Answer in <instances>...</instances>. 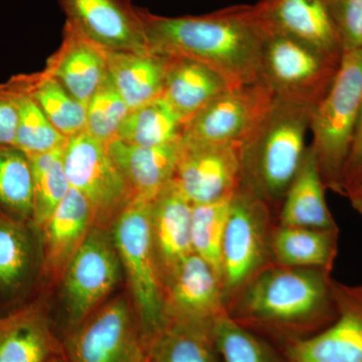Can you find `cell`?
I'll return each mask as SVG.
<instances>
[{
    "instance_id": "484cf974",
    "label": "cell",
    "mask_w": 362,
    "mask_h": 362,
    "mask_svg": "<svg viewBox=\"0 0 362 362\" xmlns=\"http://www.w3.org/2000/svg\"><path fill=\"white\" fill-rule=\"evenodd\" d=\"M339 230L276 225L272 238L274 262L294 268L320 269L332 273Z\"/></svg>"
},
{
    "instance_id": "8992f818",
    "label": "cell",
    "mask_w": 362,
    "mask_h": 362,
    "mask_svg": "<svg viewBox=\"0 0 362 362\" xmlns=\"http://www.w3.org/2000/svg\"><path fill=\"white\" fill-rule=\"evenodd\" d=\"M274 211L242 182L233 195L221 247V283L226 306L267 267L272 254Z\"/></svg>"
},
{
    "instance_id": "4dcf8cb0",
    "label": "cell",
    "mask_w": 362,
    "mask_h": 362,
    "mask_svg": "<svg viewBox=\"0 0 362 362\" xmlns=\"http://www.w3.org/2000/svg\"><path fill=\"white\" fill-rule=\"evenodd\" d=\"M0 211L33 221L32 164L28 154L16 146H0Z\"/></svg>"
},
{
    "instance_id": "cb8c5ba5",
    "label": "cell",
    "mask_w": 362,
    "mask_h": 362,
    "mask_svg": "<svg viewBox=\"0 0 362 362\" xmlns=\"http://www.w3.org/2000/svg\"><path fill=\"white\" fill-rule=\"evenodd\" d=\"M168 59L153 52L108 51L112 83L130 110L162 97Z\"/></svg>"
},
{
    "instance_id": "7c38bea8",
    "label": "cell",
    "mask_w": 362,
    "mask_h": 362,
    "mask_svg": "<svg viewBox=\"0 0 362 362\" xmlns=\"http://www.w3.org/2000/svg\"><path fill=\"white\" fill-rule=\"evenodd\" d=\"M242 145L182 138L173 180L192 204L232 197L242 185Z\"/></svg>"
},
{
    "instance_id": "ba28073f",
    "label": "cell",
    "mask_w": 362,
    "mask_h": 362,
    "mask_svg": "<svg viewBox=\"0 0 362 362\" xmlns=\"http://www.w3.org/2000/svg\"><path fill=\"white\" fill-rule=\"evenodd\" d=\"M62 356L65 362H148L130 297L105 302L69 330Z\"/></svg>"
},
{
    "instance_id": "8fae6325",
    "label": "cell",
    "mask_w": 362,
    "mask_h": 362,
    "mask_svg": "<svg viewBox=\"0 0 362 362\" xmlns=\"http://www.w3.org/2000/svg\"><path fill=\"white\" fill-rule=\"evenodd\" d=\"M274 98L261 82L228 88L185 121L182 138L195 142L242 145L263 120Z\"/></svg>"
},
{
    "instance_id": "e0dca14e",
    "label": "cell",
    "mask_w": 362,
    "mask_h": 362,
    "mask_svg": "<svg viewBox=\"0 0 362 362\" xmlns=\"http://www.w3.org/2000/svg\"><path fill=\"white\" fill-rule=\"evenodd\" d=\"M95 225L89 202L70 188L63 201L40 228L42 275L59 284L66 267Z\"/></svg>"
},
{
    "instance_id": "ab89813d",
    "label": "cell",
    "mask_w": 362,
    "mask_h": 362,
    "mask_svg": "<svg viewBox=\"0 0 362 362\" xmlns=\"http://www.w3.org/2000/svg\"><path fill=\"white\" fill-rule=\"evenodd\" d=\"M47 362H65V361H64L63 356H57L52 357V358L49 359V361H47Z\"/></svg>"
},
{
    "instance_id": "3957f363",
    "label": "cell",
    "mask_w": 362,
    "mask_h": 362,
    "mask_svg": "<svg viewBox=\"0 0 362 362\" xmlns=\"http://www.w3.org/2000/svg\"><path fill=\"white\" fill-rule=\"evenodd\" d=\"M314 108L274 98L263 120L240 147L242 182L273 211L280 209L303 160Z\"/></svg>"
},
{
    "instance_id": "6da1fadb",
    "label": "cell",
    "mask_w": 362,
    "mask_h": 362,
    "mask_svg": "<svg viewBox=\"0 0 362 362\" xmlns=\"http://www.w3.org/2000/svg\"><path fill=\"white\" fill-rule=\"evenodd\" d=\"M150 52L185 57L220 74L232 87L259 82L266 23L256 6H237L199 16H157L138 7Z\"/></svg>"
},
{
    "instance_id": "5bb4252c",
    "label": "cell",
    "mask_w": 362,
    "mask_h": 362,
    "mask_svg": "<svg viewBox=\"0 0 362 362\" xmlns=\"http://www.w3.org/2000/svg\"><path fill=\"white\" fill-rule=\"evenodd\" d=\"M168 324H197L214 327L228 313L220 275L192 252L163 281Z\"/></svg>"
},
{
    "instance_id": "e575fe53",
    "label": "cell",
    "mask_w": 362,
    "mask_h": 362,
    "mask_svg": "<svg viewBox=\"0 0 362 362\" xmlns=\"http://www.w3.org/2000/svg\"><path fill=\"white\" fill-rule=\"evenodd\" d=\"M130 108L107 76L86 105V132L107 144L116 139Z\"/></svg>"
},
{
    "instance_id": "30bf717a",
    "label": "cell",
    "mask_w": 362,
    "mask_h": 362,
    "mask_svg": "<svg viewBox=\"0 0 362 362\" xmlns=\"http://www.w3.org/2000/svg\"><path fill=\"white\" fill-rule=\"evenodd\" d=\"M63 160L70 187L92 207L95 225L111 228L133 197L106 144L78 133L66 139Z\"/></svg>"
},
{
    "instance_id": "5b68a950",
    "label": "cell",
    "mask_w": 362,
    "mask_h": 362,
    "mask_svg": "<svg viewBox=\"0 0 362 362\" xmlns=\"http://www.w3.org/2000/svg\"><path fill=\"white\" fill-rule=\"evenodd\" d=\"M150 204L130 202L110 228L147 349L168 326L163 283L152 243Z\"/></svg>"
},
{
    "instance_id": "83f0119b",
    "label": "cell",
    "mask_w": 362,
    "mask_h": 362,
    "mask_svg": "<svg viewBox=\"0 0 362 362\" xmlns=\"http://www.w3.org/2000/svg\"><path fill=\"white\" fill-rule=\"evenodd\" d=\"M182 119L163 97L130 110L118 139L142 147L160 146L182 138Z\"/></svg>"
},
{
    "instance_id": "52a82bcc",
    "label": "cell",
    "mask_w": 362,
    "mask_h": 362,
    "mask_svg": "<svg viewBox=\"0 0 362 362\" xmlns=\"http://www.w3.org/2000/svg\"><path fill=\"white\" fill-rule=\"evenodd\" d=\"M267 28L259 82L275 97L316 107L330 90L341 59L287 33Z\"/></svg>"
},
{
    "instance_id": "4fadbf2b",
    "label": "cell",
    "mask_w": 362,
    "mask_h": 362,
    "mask_svg": "<svg viewBox=\"0 0 362 362\" xmlns=\"http://www.w3.org/2000/svg\"><path fill=\"white\" fill-rule=\"evenodd\" d=\"M337 315L311 337L288 343L289 362H362V284L332 279Z\"/></svg>"
},
{
    "instance_id": "1f68e13d",
    "label": "cell",
    "mask_w": 362,
    "mask_h": 362,
    "mask_svg": "<svg viewBox=\"0 0 362 362\" xmlns=\"http://www.w3.org/2000/svg\"><path fill=\"white\" fill-rule=\"evenodd\" d=\"M64 146L28 156L33 175V223L39 230L71 188L64 166Z\"/></svg>"
},
{
    "instance_id": "d6986e66",
    "label": "cell",
    "mask_w": 362,
    "mask_h": 362,
    "mask_svg": "<svg viewBox=\"0 0 362 362\" xmlns=\"http://www.w3.org/2000/svg\"><path fill=\"white\" fill-rule=\"evenodd\" d=\"M192 204L171 180L150 204L152 243L162 283L194 252Z\"/></svg>"
},
{
    "instance_id": "277c9868",
    "label": "cell",
    "mask_w": 362,
    "mask_h": 362,
    "mask_svg": "<svg viewBox=\"0 0 362 362\" xmlns=\"http://www.w3.org/2000/svg\"><path fill=\"white\" fill-rule=\"evenodd\" d=\"M362 101V49L343 52L330 90L312 112L310 146L324 185L345 197L344 171Z\"/></svg>"
},
{
    "instance_id": "f35d334b",
    "label": "cell",
    "mask_w": 362,
    "mask_h": 362,
    "mask_svg": "<svg viewBox=\"0 0 362 362\" xmlns=\"http://www.w3.org/2000/svg\"><path fill=\"white\" fill-rule=\"evenodd\" d=\"M347 199H349L352 209L362 216V182L347 197Z\"/></svg>"
},
{
    "instance_id": "7a4b0ae2",
    "label": "cell",
    "mask_w": 362,
    "mask_h": 362,
    "mask_svg": "<svg viewBox=\"0 0 362 362\" xmlns=\"http://www.w3.org/2000/svg\"><path fill=\"white\" fill-rule=\"evenodd\" d=\"M332 279L331 272L320 269L273 263L252 279L226 311L247 329L287 335L288 343L309 337L337 318Z\"/></svg>"
},
{
    "instance_id": "ffe728a7",
    "label": "cell",
    "mask_w": 362,
    "mask_h": 362,
    "mask_svg": "<svg viewBox=\"0 0 362 362\" xmlns=\"http://www.w3.org/2000/svg\"><path fill=\"white\" fill-rule=\"evenodd\" d=\"M182 138L160 146L142 147L116 139L106 147L127 182L133 201L151 202L175 177Z\"/></svg>"
},
{
    "instance_id": "d590c367",
    "label": "cell",
    "mask_w": 362,
    "mask_h": 362,
    "mask_svg": "<svg viewBox=\"0 0 362 362\" xmlns=\"http://www.w3.org/2000/svg\"><path fill=\"white\" fill-rule=\"evenodd\" d=\"M343 52L362 49V0H330Z\"/></svg>"
},
{
    "instance_id": "d4e9b609",
    "label": "cell",
    "mask_w": 362,
    "mask_h": 362,
    "mask_svg": "<svg viewBox=\"0 0 362 362\" xmlns=\"http://www.w3.org/2000/svg\"><path fill=\"white\" fill-rule=\"evenodd\" d=\"M37 264L42 266L40 230L33 221L18 220L0 211V291H20Z\"/></svg>"
},
{
    "instance_id": "8d00e7d4",
    "label": "cell",
    "mask_w": 362,
    "mask_h": 362,
    "mask_svg": "<svg viewBox=\"0 0 362 362\" xmlns=\"http://www.w3.org/2000/svg\"><path fill=\"white\" fill-rule=\"evenodd\" d=\"M18 130V112L11 93L0 84V146H14Z\"/></svg>"
},
{
    "instance_id": "2e32d148",
    "label": "cell",
    "mask_w": 362,
    "mask_h": 362,
    "mask_svg": "<svg viewBox=\"0 0 362 362\" xmlns=\"http://www.w3.org/2000/svg\"><path fill=\"white\" fill-rule=\"evenodd\" d=\"M259 18L269 28L303 40L341 59L343 47L330 0H259Z\"/></svg>"
},
{
    "instance_id": "603a6c76",
    "label": "cell",
    "mask_w": 362,
    "mask_h": 362,
    "mask_svg": "<svg viewBox=\"0 0 362 362\" xmlns=\"http://www.w3.org/2000/svg\"><path fill=\"white\" fill-rule=\"evenodd\" d=\"M162 97L183 122L204 109L214 98L232 87L209 66L185 57H166Z\"/></svg>"
},
{
    "instance_id": "ac0fdd59",
    "label": "cell",
    "mask_w": 362,
    "mask_h": 362,
    "mask_svg": "<svg viewBox=\"0 0 362 362\" xmlns=\"http://www.w3.org/2000/svg\"><path fill=\"white\" fill-rule=\"evenodd\" d=\"M42 71L86 106L108 76L107 49L66 23L61 45Z\"/></svg>"
},
{
    "instance_id": "44dd1931",
    "label": "cell",
    "mask_w": 362,
    "mask_h": 362,
    "mask_svg": "<svg viewBox=\"0 0 362 362\" xmlns=\"http://www.w3.org/2000/svg\"><path fill=\"white\" fill-rule=\"evenodd\" d=\"M57 356H62V344L40 304L0 318V362H47Z\"/></svg>"
},
{
    "instance_id": "4316f807",
    "label": "cell",
    "mask_w": 362,
    "mask_h": 362,
    "mask_svg": "<svg viewBox=\"0 0 362 362\" xmlns=\"http://www.w3.org/2000/svg\"><path fill=\"white\" fill-rule=\"evenodd\" d=\"M16 82L39 105L49 122L66 138L86 130V106L44 71L14 76Z\"/></svg>"
},
{
    "instance_id": "74e56055",
    "label": "cell",
    "mask_w": 362,
    "mask_h": 362,
    "mask_svg": "<svg viewBox=\"0 0 362 362\" xmlns=\"http://www.w3.org/2000/svg\"><path fill=\"white\" fill-rule=\"evenodd\" d=\"M362 182V101L356 135L344 171L345 197H349Z\"/></svg>"
},
{
    "instance_id": "d6a6232c",
    "label": "cell",
    "mask_w": 362,
    "mask_h": 362,
    "mask_svg": "<svg viewBox=\"0 0 362 362\" xmlns=\"http://www.w3.org/2000/svg\"><path fill=\"white\" fill-rule=\"evenodd\" d=\"M230 199L232 197L192 206V250L211 266L221 279V247Z\"/></svg>"
},
{
    "instance_id": "f546056e",
    "label": "cell",
    "mask_w": 362,
    "mask_h": 362,
    "mask_svg": "<svg viewBox=\"0 0 362 362\" xmlns=\"http://www.w3.org/2000/svg\"><path fill=\"white\" fill-rule=\"evenodd\" d=\"M4 85L11 93L18 112V130L14 146L28 156L63 147L68 138L54 127L39 105L18 85L16 78H9Z\"/></svg>"
},
{
    "instance_id": "f1b7e54d",
    "label": "cell",
    "mask_w": 362,
    "mask_h": 362,
    "mask_svg": "<svg viewBox=\"0 0 362 362\" xmlns=\"http://www.w3.org/2000/svg\"><path fill=\"white\" fill-rule=\"evenodd\" d=\"M213 327L168 323L147 349L148 362H216Z\"/></svg>"
},
{
    "instance_id": "9c48e42d",
    "label": "cell",
    "mask_w": 362,
    "mask_h": 362,
    "mask_svg": "<svg viewBox=\"0 0 362 362\" xmlns=\"http://www.w3.org/2000/svg\"><path fill=\"white\" fill-rule=\"evenodd\" d=\"M123 274L110 228L93 226L61 281L69 330L107 302Z\"/></svg>"
},
{
    "instance_id": "9a60e30c",
    "label": "cell",
    "mask_w": 362,
    "mask_h": 362,
    "mask_svg": "<svg viewBox=\"0 0 362 362\" xmlns=\"http://www.w3.org/2000/svg\"><path fill=\"white\" fill-rule=\"evenodd\" d=\"M66 23L108 51L149 52L138 7L131 0H57Z\"/></svg>"
},
{
    "instance_id": "7402d4cb",
    "label": "cell",
    "mask_w": 362,
    "mask_h": 362,
    "mask_svg": "<svg viewBox=\"0 0 362 362\" xmlns=\"http://www.w3.org/2000/svg\"><path fill=\"white\" fill-rule=\"evenodd\" d=\"M326 189L315 154L309 145L279 209L277 223L317 230H339L326 202Z\"/></svg>"
},
{
    "instance_id": "836d02e7",
    "label": "cell",
    "mask_w": 362,
    "mask_h": 362,
    "mask_svg": "<svg viewBox=\"0 0 362 362\" xmlns=\"http://www.w3.org/2000/svg\"><path fill=\"white\" fill-rule=\"evenodd\" d=\"M213 337L223 362H281L265 341L228 313L214 322Z\"/></svg>"
}]
</instances>
